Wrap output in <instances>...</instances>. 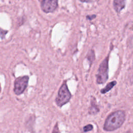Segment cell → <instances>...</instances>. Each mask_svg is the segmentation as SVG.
Here are the masks:
<instances>
[{"label": "cell", "mask_w": 133, "mask_h": 133, "mask_svg": "<svg viewBox=\"0 0 133 133\" xmlns=\"http://www.w3.org/2000/svg\"><path fill=\"white\" fill-rule=\"evenodd\" d=\"M79 1L82 2H86V3L91 2L92 1V0H79Z\"/></svg>", "instance_id": "obj_14"}, {"label": "cell", "mask_w": 133, "mask_h": 133, "mask_svg": "<svg viewBox=\"0 0 133 133\" xmlns=\"http://www.w3.org/2000/svg\"><path fill=\"white\" fill-rule=\"evenodd\" d=\"M96 17V16L95 15H88L86 16V18L87 19L89 20H91L94 18H95Z\"/></svg>", "instance_id": "obj_13"}, {"label": "cell", "mask_w": 133, "mask_h": 133, "mask_svg": "<svg viewBox=\"0 0 133 133\" xmlns=\"http://www.w3.org/2000/svg\"><path fill=\"white\" fill-rule=\"evenodd\" d=\"M126 0H113V7L116 12L119 13L125 7Z\"/></svg>", "instance_id": "obj_6"}, {"label": "cell", "mask_w": 133, "mask_h": 133, "mask_svg": "<svg viewBox=\"0 0 133 133\" xmlns=\"http://www.w3.org/2000/svg\"><path fill=\"white\" fill-rule=\"evenodd\" d=\"M116 81H113L112 82H111L110 83H109L105 87L102 88L100 90V92L102 94H104L105 93H107V92L109 91L112 88H113L114 87V86L116 84Z\"/></svg>", "instance_id": "obj_8"}, {"label": "cell", "mask_w": 133, "mask_h": 133, "mask_svg": "<svg viewBox=\"0 0 133 133\" xmlns=\"http://www.w3.org/2000/svg\"><path fill=\"white\" fill-rule=\"evenodd\" d=\"M87 58L88 59V61L90 62V64L91 65L95 59V53L93 50H90V51H88L87 55Z\"/></svg>", "instance_id": "obj_9"}, {"label": "cell", "mask_w": 133, "mask_h": 133, "mask_svg": "<svg viewBox=\"0 0 133 133\" xmlns=\"http://www.w3.org/2000/svg\"><path fill=\"white\" fill-rule=\"evenodd\" d=\"M58 0H42L41 7L45 13L52 12L58 7Z\"/></svg>", "instance_id": "obj_5"}, {"label": "cell", "mask_w": 133, "mask_h": 133, "mask_svg": "<svg viewBox=\"0 0 133 133\" xmlns=\"http://www.w3.org/2000/svg\"><path fill=\"white\" fill-rule=\"evenodd\" d=\"M71 98V92L68 87L66 81H64L59 89L56 98V103L58 107H61L67 103Z\"/></svg>", "instance_id": "obj_2"}, {"label": "cell", "mask_w": 133, "mask_h": 133, "mask_svg": "<svg viewBox=\"0 0 133 133\" xmlns=\"http://www.w3.org/2000/svg\"><path fill=\"white\" fill-rule=\"evenodd\" d=\"M126 119V113L123 110H117L111 113L107 117L103 129L107 131H114L119 128Z\"/></svg>", "instance_id": "obj_1"}, {"label": "cell", "mask_w": 133, "mask_h": 133, "mask_svg": "<svg viewBox=\"0 0 133 133\" xmlns=\"http://www.w3.org/2000/svg\"><path fill=\"white\" fill-rule=\"evenodd\" d=\"M29 79V77L27 75L20 76L15 79L14 91L16 95H21L24 91L28 86Z\"/></svg>", "instance_id": "obj_4"}, {"label": "cell", "mask_w": 133, "mask_h": 133, "mask_svg": "<svg viewBox=\"0 0 133 133\" xmlns=\"http://www.w3.org/2000/svg\"><path fill=\"white\" fill-rule=\"evenodd\" d=\"M7 33V31L3 30L1 28H0V37L1 38H2V39L4 38Z\"/></svg>", "instance_id": "obj_11"}, {"label": "cell", "mask_w": 133, "mask_h": 133, "mask_svg": "<svg viewBox=\"0 0 133 133\" xmlns=\"http://www.w3.org/2000/svg\"><path fill=\"white\" fill-rule=\"evenodd\" d=\"M93 129V126L91 124H88L87 125H85L83 127V131L84 132H87Z\"/></svg>", "instance_id": "obj_10"}, {"label": "cell", "mask_w": 133, "mask_h": 133, "mask_svg": "<svg viewBox=\"0 0 133 133\" xmlns=\"http://www.w3.org/2000/svg\"><path fill=\"white\" fill-rule=\"evenodd\" d=\"M1 91V84H0V92Z\"/></svg>", "instance_id": "obj_15"}, {"label": "cell", "mask_w": 133, "mask_h": 133, "mask_svg": "<svg viewBox=\"0 0 133 133\" xmlns=\"http://www.w3.org/2000/svg\"><path fill=\"white\" fill-rule=\"evenodd\" d=\"M108 62L109 56L99 65L97 73L96 74V82L98 84L105 83L108 79Z\"/></svg>", "instance_id": "obj_3"}, {"label": "cell", "mask_w": 133, "mask_h": 133, "mask_svg": "<svg viewBox=\"0 0 133 133\" xmlns=\"http://www.w3.org/2000/svg\"><path fill=\"white\" fill-rule=\"evenodd\" d=\"M52 133H61L60 132V131L59 130V128H58V126L57 125V123L56 124L55 126L54 127Z\"/></svg>", "instance_id": "obj_12"}, {"label": "cell", "mask_w": 133, "mask_h": 133, "mask_svg": "<svg viewBox=\"0 0 133 133\" xmlns=\"http://www.w3.org/2000/svg\"><path fill=\"white\" fill-rule=\"evenodd\" d=\"M100 110L98 105L96 104V100L95 97H92L91 98L90 106L89 108V113L90 114L95 115L99 112Z\"/></svg>", "instance_id": "obj_7"}]
</instances>
